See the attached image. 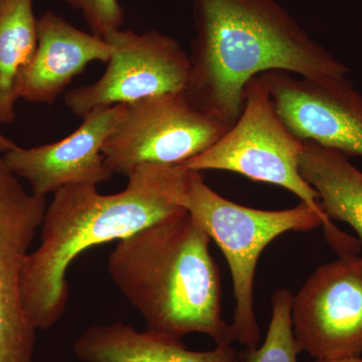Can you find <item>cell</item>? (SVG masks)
Instances as JSON below:
<instances>
[{
	"mask_svg": "<svg viewBox=\"0 0 362 362\" xmlns=\"http://www.w3.org/2000/svg\"><path fill=\"white\" fill-rule=\"evenodd\" d=\"M16 146V143L9 140L8 138H6V136L0 132V152L1 153H4V152L8 151L9 149L13 148Z\"/></svg>",
	"mask_w": 362,
	"mask_h": 362,
	"instance_id": "cell-18",
	"label": "cell"
},
{
	"mask_svg": "<svg viewBox=\"0 0 362 362\" xmlns=\"http://www.w3.org/2000/svg\"><path fill=\"white\" fill-rule=\"evenodd\" d=\"M113 52V45L107 40L47 11L37 20V51L18 78L16 98L33 103H54L90 63H108Z\"/></svg>",
	"mask_w": 362,
	"mask_h": 362,
	"instance_id": "cell-12",
	"label": "cell"
},
{
	"mask_svg": "<svg viewBox=\"0 0 362 362\" xmlns=\"http://www.w3.org/2000/svg\"><path fill=\"white\" fill-rule=\"evenodd\" d=\"M192 104L185 92L126 104L102 156L112 175L127 176L143 164L180 166L218 141L230 127Z\"/></svg>",
	"mask_w": 362,
	"mask_h": 362,
	"instance_id": "cell-6",
	"label": "cell"
},
{
	"mask_svg": "<svg viewBox=\"0 0 362 362\" xmlns=\"http://www.w3.org/2000/svg\"><path fill=\"white\" fill-rule=\"evenodd\" d=\"M104 40L114 47L106 71L94 84L66 93L71 113L84 119L96 109L187 90L189 54L173 37L118 30Z\"/></svg>",
	"mask_w": 362,
	"mask_h": 362,
	"instance_id": "cell-7",
	"label": "cell"
},
{
	"mask_svg": "<svg viewBox=\"0 0 362 362\" xmlns=\"http://www.w3.org/2000/svg\"><path fill=\"white\" fill-rule=\"evenodd\" d=\"M28 192L0 152V362H33L35 329L21 296V274L47 209Z\"/></svg>",
	"mask_w": 362,
	"mask_h": 362,
	"instance_id": "cell-10",
	"label": "cell"
},
{
	"mask_svg": "<svg viewBox=\"0 0 362 362\" xmlns=\"http://www.w3.org/2000/svg\"><path fill=\"white\" fill-rule=\"evenodd\" d=\"M211 240L187 209L118 240L109 274L147 330L177 339L202 333L216 345L237 341L232 324L223 318Z\"/></svg>",
	"mask_w": 362,
	"mask_h": 362,
	"instance_id": "cell-3",
	"label": "cell"
},
{
	"mask_svg": "<svg viewBox=\"0 0 362 362\" xmlns=\"http://www.w3.org/2000/svg\"><path fill=\"white\" fill-rule=\"evenodd\" d=\"M299 169L327 218L349 223L362 245V171L341 152L312 142H304Z\"/></svg>",
	"mask_w": 362,
	"mask_h": 362,
	"instance_id": "cell-14",
	"label": "cell"
},
{
	"mask_svg": "<svg viewBox=\"0 0 362 362\" xmlns=\"http://www.w3.org/2000/svg\"><path fill=\"white\" fill-rule=\"evenodd\" d=\"M73 351L83 362H246L232 344L192 351L177 338L120 322L90 326L74 341Z\"/></svg>",
	"mask_w": 362,
	"mask_h": 362,
	"instance_id": "cell-13",
	"label": "cell"
},
{
	"mask_svg": "<svg viewBox=\"0 0 362 362\" xmlns=\"http://www.w3.org/2000/svg\"><path fill=\"white\" fill-rule=\"evenodd\" d=\"M37 47L33 0H0V124L16 120V87Z\"/></svg>",
	"mask_w": 362,
	"mask_h": 362,
	"instance_id": "cell-15",
	"label": "cell"
},
{
	"mask_svg": "<svg viewBox=\"0 0 362 362\" xmlns=\"http://www.w3.org/2000/svg\"><path fill=\"white\" fill-rule=\"evenodd\" d=\"M73 8L82 11L90 32L105 39L120 30L125 13L118 0H65Z\"/></svg>",
	"mask_w": 362,
	"mask_h": 362,
	"instance_id": "cell-17",
	"label": "cell"
},
{
	"mask_svg": "<svg viewBox=\"0 0 362 362\" xmlns=\"http://www.w3.org/2000/svg\"><path fill=\"white\" fill-rule=\"evenodd\" d=\"M303 147L304 142L278 115L258 76L246 86L238 120L209 149L180 166L199 171H232L252 180L284 187L327 218L316 190L300 173Z\"/></svg>",
	"mask_w": 362,
	"mask_h": 362,
	"instance_id": "cell-5",
	"label": "cell"
},
{
	"mask_svg": "<svg viewBox=\"0 0 362 362\" xmlns=\"http://www.w3.org/2000/svg\"><path fill=\"white\" fill-rule=\"evenodd\" d=\"M278 115L303 142L362 157V94L345 77L259 75Z\"/></svg>",
	"mask_w": 362,
	"mask_h": 362,
	"instance_id": "cell-9",
	"label": "cell"
},
{
	"mask_svg": "<svg viewBox=\"0 0 362 362\" xmlns=\"http://www.w3.org/2000/svg\"><path fill=\"white\" fill-rule=\"evenodd\" d=\"M126 104L99 108L84 118L77 130L64 139L35 148L16 145L4 152L11 173L30 182L33 194L47 197L73 185H93L110 180L102 147L115 129Z\"/></svg>",
	"mask_w": 362,
	"mask_h": 362,
	"instance_id": "cell-11",
	"label": "cell"
},
{
	"mask_svg": "<svg viewBox=\"0 0 362 362\" xmlns=\"http://www.w3.org/2000/svg\"><path fill=\"white\" fill-rule=\"evenodd\" d=\"M182 204L225 255L235 300L232 327L237 341L247 349H257L259 341L254 282L265 247L283 233L310 232L319 226H323L335 252L349 247L354 240L302 202L284 211H262L228 201L206 185L202 171L188 169Z\"/></svg>",
	"mask_w": 362,
	"mask_h": 362,
	"instance_id": "cell-4",
	"label": "cell"
},
{
	"mask_svg": "<svg viewBox=\"0 0 362 362\" xmlns=\"http://www.w3.org/2000/svg\"><path fill=\"white\" fill-rule=\"evenodd\" d=\"M188 169L143 164L128 175L127 187L104 195L97 185H73L54 192L40 226V246L28 252L21 274V296L28 322L47 330L65 313L66 270L90 247L120 240L183 207Z\"/></svg>",
	"mask_w": 362,
	"mask_h": 362,
	"instance_id": "cell-1",
	"label": "cell"
},
{
	"mask_svg": "<svg viewBox=\"0 0 362 362\" xmlns=\"http://www.w3.org/2000/svg\"><path fill=\"white\" fill-rule=\"evenodd\" d=\"M338 256L293 296L295 341L316 361L362 356V257Z\"/></svg>",
	"mask_w": 362,
	"mask_h": 362,
	"instance_id": "cell-8",
	"label": "cell"
},
{
	"mask_svg": "<svg viewBox=\"0 0 362 362\" xmlns=\"http://www.w3.org/2000/svg\"><path fill=\"white\" fill-rule=\"evenodd\" d=\"M194 20L185 95L230 125L240 115L247 83L267 71L349 75L347 66L276 0H194Z\"/></svg>",
	"mask_w": 362,
	"mask_h": 362,
	"instance_id": "cell-2",
	"label": "cell"
},
{
	"mask_svg": "<svg viewBox=\"0 0 362 362\" xmlns=\"http://www.w3.org/2000/svg\"><path fill=\"white\" fill-rule=\"evenodd\" d=\"M292 293L279 289L272 298V317L265 341L243 350L246 362H297L300 354L292 323Z\"/></svg>",
	"mask_w": 362,
	"mask_h": 362,
	"instance_id": "cell-16",
	"label": "cell"
},
{
	"mask_svg": "<svg viewBox=\"0 0 362 362\" xmlns=\"http://www.w3.org/2000/svg\"><path fill=\"white\" fill-rule=\"evenodd\" d=\"M315 362H362V356L345 357V358L326 359V361H316Z\"/></svg>",
	"mask_w": 362,
	"mask_h": 362,
	"instance_id": "cell-19",
	"label": "cell"
}]
</instances>
